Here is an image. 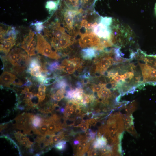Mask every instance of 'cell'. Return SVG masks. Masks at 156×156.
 <instances>
[{
	"label": "cell",
	"instance_id": "6da1fadb",
	"mask_svg": "<svg viewBox=\"0 0 156 156\" xmlns=\"http://www.w3.org/2000/svg\"><path fill=\"white\" fill-rule=\"evenodd\" d=\"M17 33L13 27H0V51L7 55L15 45Z\"/></svg>",
	"mask_w": 156,
	"mask_h": 156
},
{
	"label": "cell",
	"instance_id": "7a4b0ae2",
	"mask_svg": "<svg viewBox=\"0 0 156 156\" xmlns=\"http://www.w3.org/2000/svg\"><path fill=\"white\" fill-rule=\"evenodd\" d=\"M36 51L37 53L50 58L58 59L59 55L52 49L50 44L41 34H37Z\"/></svg>",
	"mask_w": 156,
	"mask_h": 156
},
{
	"label": "cell",
	"instance_id": "3957f363",
	"mask_svg": "<svg viewBox=\"0 0 156 156\" xmlns=\"http://www.w3.org/2000/svg\"><path fill=\"white\" fill-rule=\"evenodd\" d=\"M80 34L79 42L81 47H92L98 50L102 49L100 40L93 32L86 31L85 33Z\"/></svg>",
	"mask_w": 156,
	"mask_h": 156
},
{
	"label": "cell",
	"instance_id": "277c9868",
	"mask_svg": "<svg viewBox=\"0 0 156 156\" xmlns=\"http://www.w3.org/2000/svg\"><path fill=\"white\" fill-rule=\"evenodd\" d=\"M82 10L81 9L78 10L70 8L65 9L63 12L64 25L69 32H73L74 18L76 15L81 13Z\"/></svg>",
	"mask_w": 156,
	"mask_h": 156
},
{
	"label": "cell",
	"instance_id": "5b68a950",
	"mask_svg": "<svg viewBox=\"0 0 156 156\" xmlns=\"http://www.w3.org/2000/svg\"><path fill=\"white\" fill-rule=\"evenodd\" d=\"M35 33L30 31L24 38L21 44V47L27 53L28 55L32 56L36 55V41Z\"/></svg>",
	"mask_w": 156,
	"mask_h": 156
},
{
	"label": "cell",
	"instance_id": "8992f818",
	"mask_svg": "<svg viewBox=\"0 0 156 156\" xmlns=\"http://www.w3.org/2000/svg\"><path fill=\"white\" fill-rule=\"evenodd\" d=\"M79 59L75 58L65 59L60 65V69L69 74H72L79 68L81 66Z\"/></svg>",
	"mask_w": 156,
	"mask_h": 156
},
{
	"label": "cell",
	"instance_id": "52a82bcc",
	"mask_svg": "<svg viewBox=\"0 0 156 156\" xmlns=\"http://www.w3.org/2000/svg\"><path fill=\"white\" fill-rule=\"evenodd\" d=\"M94 27L92 29L93 33L98 37L109 40L111 33L109 26L100 22L99 24L96 22L94 23Z\"/></svg>",
	"mask_w": 156,
	"mask_h": 156
},
{
	"label": "cell",
	"instance_id": "ba28073f",
	"mask_svg": "<svg viewBox=\"0 0 156 156\" xmlns=\"http://www.w3.org/2000/svg\"><path fill=\"white\" fill-rule=\"evenodd\" d=\"M26 54L21 49L16 48L12 49L7 55V58L10 62L16 66L18 62Z\"/></svg>",
	"mask_w": 156,
	"mask_h": 156
},
{
	"label": "cell",
	"instance_id": "9c48e42d",
	"mask_svg": "<svg viewBox=\"0 0 156 156\" xmlns=\"http://www.w3.org/2000/svg\"><path fill=\"white\" fill-rule=\"evenodd\" d=\"M18 79L13 74L7 71H3L0 76L1 86L10 87V85H13Z\"/></svg>",
	"mask_w": 156,
	"mask_h": 156
},
{
	"label": "cell",
	"instance_id": "30bf717a",
	"mask_svg": "<svg viewBox=\"0 0 156 156\" xmlns=\"http://www.w3.org/2000/svg\"><path fill=\"white\" fill-rule=\"evenodd\" d=\"M112 59L110 57L102 58L96 64V71L103 75L112 64Z\"/></svg>",
	"mask_w": 156,
	"mask_h": 156
},
{
	"label": "cell",
	"instance_id": "8fae6325",
	"mask_svg": "<svg viewBox=\"0 0 156 156\" xmlns=\"http://www.w3.org/2000/svg\"><path fill=\"white\" fill-rule=\"evenodd\" d=\"M96 49L94 48H87L83 49L81 51L82 58L85 60H91L96 56Z\"/></svg>",
	"mask_w": 156,
	"mask_h": 156
},
{
	"label": "cell",
	"instance_id": "7c38bea8",
	"mask_svg": "<svg viewBox=\"0 0 156 156\" xmlns=\"http://www.w3.org/2000/svg\"><path fill=\"white\" fill-rule=\"evenodd\" d=\"M30 120L33 129H36L39 127L43 122L44 119L40 114H37L34 115L30 114Z\"/></svg>",
	"mask_w": 156,
	"mask_h": 156
},
{
	"label": "cell",
	"instance_id": "4fadbf2b",
	"mask_svg": "<svg viewBox=\"0 0 156 156\" xmlns=\"http://www.w3.org/2000/svg\"><path fill=\"white\" fill-rule=\"evenodd\" d=\"M107 141L106 138L103 136L97 137L93 143V147L94 149L101 148L107 144Z\"/></svg>",
	"mask_w": 156,
	"mask_h": 156
},
{
	"label": "cell",
	"instance_id": "5bb4252c",
	"mask_svg": "<svg viewBox=\"0 0 156 156\" xmlns=\"http://www.w3.org/2000/svg\"><path fill=\"white\" fill-rule=\"evenodd\" d=\"M68 85L66 79L62 77H60L56 81V83L52 87L56 89H65L67 86Z\"/></svg>",
	"mask_w": 156,
	"mask_h": 156
},
{
	"label": "cell",
	"instance_id": "9a60e30c",
	"mask_svg": "<svg viewBox=\"0 0 156 156\" xmlns=\"http://www.w3.org/2000/svg\"><path fill=\"white\" fill-rule=\"evenodd\" d=\"M66 93L65 89H59L56 93L51 95V97L54 100L59 101L65 96Z\"/></svg>",
	"mask_w": 156,
	"mask_h": 156
},
{
	"label": "cell",
	"instance_id": "2e32d148",
	"mask_svg": "<svg viewBox=\"0 0 156 156\" xmlns=\"http://www.w3.org/2000/svg\"><path fill=\"white\" fill-rule=\"evenodd\" d=\"M41 64L38 57H34L31 59L26 70V72L33 68L38 66H41Z\"/></svg>",
	"mask_w": 156,
	"mask_h": 156
},
{
	"label": "cell",
	"instance_id": "e0dca14e",
	"mask_svg": "<svg viewBox=\"0 0 156 156\" xmlns=\"http://www.w3.org/2000/svg\"><path fill=\"white\" fill-rule=\"evenodd\" d=\"M97 95L99 98H103L105 100L111 96V91L105 86L98 93Z\"/></svg>",
	"mask_w": 156,
	"mask_h": 156
},
{
	"label": "cell",
	"instance_id": "ac0fdd59",
	"mask_svg": "<svg viewBox=\"0 0 156 156\" xmlns=\"http://www.w3.org/2000/svg\"><path fill=\"white\" fill-rule=\"evenodd\" d=\"M59 1H47L46 4V8L50 12H52L55 10L57 8Z\"/></svg>",
	"mask_w": 156,
	"mask_h": 156
},
{
	"label": "cell",
	"instance_id": "d6986e66",
	"mask_svg": "<svg viewBox=\"0 0 156 156\" xmlns=\"http://www.w3.org/2000/svg\"><path fill=\"white\" fill-rule=\"evenodd\" d=\"M48 134L53 135L56 132H58L57 125L53 120H51L48 123Z\"/></svg>",
	"mask_w": 156,
	"mask_h": 156
},
{
	"label": "cell",
	"instance_id": "ffe728a7",
	"mask_svg": "<svg viewBox=\"0 0 156 156\" xmlns=\"http://www.w3.org/2000/svg\"><path fill=\"white\" fill-rule=\"evenodd\" d=\"M42 70V67L38 66L33 68L26 72L30 73L33 76L37 77L40 74Z\"/></svg>",
	"mask_w": 156,
	"mask_h": 156
},
{
	"label": "cell",
	"instance_id": "44dd1931",
	"mask_svg": "<svg viewBox=\"0 0 156 156\" xmlns=\"http://www.w3.org/2000/svg\"><path fill=\"white\" fill-rule=\"evenodd\" d=\"M64 138V136L63 133L58 135H53L51 138V144L57 143L63 140Z\"/></svg>",
	"mask_w": 156,
	"mask_h": 156
},
{
	"label": "cell",
	"instance_id": "7402d4cb",
	"mask_svg": "<svg viewBox=\"0 0 156 156\" xmlns=\"http://www.w3.org/2000/svg\"><path fill=\"white\" fill-rule=\"evenodd\" d=\"M58 77L56 75L53 77L46 78L43 82V84L46 86H48L54 83L57 81Z\"/></svg>",
	"mask_w": 156,
	"mask_h": 156
},
{
	"label": "cell",
	"instance_id": "603a6c76",
	"mask_svg": "<svg viewBox=\"0 0 156 156\" xmlns=\"http://www.w3.org/2000/svg\"><path fill=\"white\" fill-rule=\"evenodd\" d=\"M80 25L81 27H83L87 29H93L94 27V24L88 22L85 19H83L81 21Z\"/></svg>",
	"mask_w": 156,
	"mask_h": 156
},
{
	"label": "cell",
	"instance_id": "cb8c5ba5",
	"mask_svg": "<svg viewBox=\"0 0 156 156\" xmlns=\"http://www.w3.org/2000/svg\"><path fill=\"white\" fill-rule=\"evenodd\" d=\"M133 118L131 115L127 116L124 118L125 127L127 128L133 124Z\"/></svg>",
	"mask_w": 156,
	"mask_h": 156
},
{
	"label": "cell",
	"instance_id": "d4e9b609",
	"mask_svg": "<svg viewBox=\"0 0 156 156\" xmlns=\"http://www.w3.org/2000/svg\"><path fill=\"white\" fill-rule=\"evenodd\" d=\"M112 18L110 17H101L99 19V22L105 25L109 26L112 22Z\"/></svg>",
	"mask_w": 156,
	"mask_h": 156
},
{
	"label": "cell",
	"instance_id": "484cf974",
	"mask_svg": "<svg viewBox=\"0 0 156 156\" xmlns=\"http://www.w3.org/2000/svg\"><path fill=\"white\" fill-rule=\"evenodd\" d=\"M74 112V109L73 106H70L66 104L64 110V114L66 117L72 114Z\"/></svg>",
	"mask_w": 156,
	"mask_h": 156
},
{
	"label": "cell",
	"instance_id": "4316f807",
	"mask_svg": "<svg viewBox=\"0 0 156 156\" xmlns=\"http://www.w3.org/2000/svg\"><path fill=\"white\" fill-rule=\"evenodd\" d=\"M66 142L65 141H61L57 143L54 146V147L60 151L64 150L66 148Z\"/></svg>",
	"mask_w": 156,
	"mask_h": 156
},
{
	"label": "cell",
	"instance_id": "83f0119b",
	"mask_svg": "<svg viewBox=\"0 0 156 156\" xmlns=\"http://www.w3.org/2000/svg\"><path fill=\"white\" fill-rule=\"evenodd\" d=\"M77 154L78 155H84L88 150L80 144L77 145Z\"/></svg>",
	"mask_w": 156,
	"mask_h": 156
},
{
	"label": "cell",
	"instance_id": "f1b7e54d",
	"mask_svg": "<svg viewBox=\"0 0 156 156\" xmlns=\"http://www.w3.org/2000/svg\"><path fill=\"white\" fill-rule=\"evenodd\" d=\"M70 8H77L79 6L80 0H66Z\"/></svg>",
	"mask_w": 156,
	"mask_h": 156
},
{
	"label": "cell",
	"instance_id": "f546056e",
	"mask_svg": "<svg viewBox=\"0 0 156 156\" xmlns=\"http://www.w3.org/2000/svg\"><path fill=\"white\" fill-rule=\"evenodd\" d=\"M89 123L88 120L84 121V122H82L77 127H79L83 131H86L89 127Z\"/></svg>",
	"mask_w": 156,
	"mask_h": 156
},
{
	"label": "cell",
	"instance_id": "4dcf8cb0",
	"mask_svg": "<svg viewBox=\"0 0 156 156\" xmlns=\"http://www.w3.org/2000/svg\"><path fill=\"white\" fill-rule=\"evenodd\" d=\"M45 91L42 90H38L36 95L38 98L39 103L43 101L45 98Z\"/></svg>",
	"mask_w": 156,
	"mask_h": 156
},
{
	"label": "cell",
	"instance_id": "1f68e13d",
	"mask_svg": "<svg viewBox=\"0 0 156 156\" xmlns=\"http://www.w3.org/2000/svg\"><path fill=\"white\" fill-rule=\"evenodd\" d=\"M105 86V84H94L92 86V88L94 92L98 93L100 92L102 88L104 87Z\"/></svg>",
	"mask_w": 156,
	"mask_h": 156
},
{
	"label": "cell",
	"instance_id": "d6a6232c",
	"mask_svg": "<svg viewBox=\"0 0 156 156\" xmlns=\"http://www.w3.org/2000/svg\"><path fill=\"white\" fill-rule=\"evenodd\" d=\"M43 23L42 22H36L34 23L33 25L35 27L36 31L38 33H40L44 29Z\"/></svg>",
	"mask_w": 156,
	"mask_h": 156
},
{
	"label": "cell",
	"instance_id": "836d02e7",
	"mask_svg": "<svg viewBox=\"0 0 156 156\" xmlns=\"http://www.w3.org/2000/svg\"><path fill=\"white\" fill-rule=\"evenodd\" d=\"M25 94L24 100L25 101L30 100L34 96L33 94L29 91L26 92Z\"/></svg>",
	"mask_w": 156,
	"mask_h": 156
},
{
	"label": "cell",
	"instance_id": "e575fe53",
	"mask_svg": "<svg viewBox=\"0 0 156 156\" xmlns=\"http://www.w3.org/2000/svg\"><path fill=\"white\" fill-rule=\"evenodd\" d=\"M126 129L127 131L133 135L135 136H137V134L136 132L133 125H131L127 128Z\"/></svg>",
	"mask_w": 156,
	"mask_h": 156
},
{
	"label": "cell",
	"instance_id": "d590c367",
	"mask_svg": "<svg viewBox=\"0 0 156 156\" xmlns=\"http://www.w3.org/2000/svg\"><path fill=\"white\" fill-rule=\"evenodd\" d=\"M75 123V120L73 119H65V125L67 126H71L73 125Z\"/></svg>",
	"mask_w": 156,
	"mask_h": 156
},
{
	"label": "cell",
	"instance_id": "8d00e7d4",
	"mask_svg": "<svg viewBox=\"0 0 156 156\" xmlns=\"http://www.w3.org/2000/svg\"><path fill=\"white\" fill-rule=\"evenodd\" d=\"M27 81L25 83L23 84V86H25L26 87L31 88L33 86V83L29 78H26Z\"/></svg>",
	"mask_w": 156,
	"mask_h": 156
},
{
	"label": "cell",
	"instance_id": "74e56055",
	"mask_svg": "<svg viewBox=\"0 0 156 156\" xmlns=\"http://www.w3.org/2000/svg\"><path fill=\"white\" fill-rule=\"evenodd\" d=\"M90 74L89 72L85 71L80 76V77L82 79H87L89 78Z\"/></svg>",
	"mask_w": 156,
	"mask_h": 156
},
{
	"label": "cell",
	"instance_id": "f35d334b",
	"mask_svg": "<svg viewBox=\"0 0 156 156\" xmlns=\"http://www.w3.org/2000/svg\"><path fill=\"white\" fill-rule=\"evenodd\" d=\"M88 155L94 156L97 155V153L96 151L94 149H92L91 150H89L88 152Z\"/></svg>",
	"mask_w": 156,
	"mask_h": 156
},
{
	"label": "cell",
	"instance_id": "ab89813d",
	"mask_svg": "<svg viewBox=\"0 0 156 156\" xmlns=\"http://www.w3.org/2000/svg\"><path fill=\"white\" fill-rule=\"evenodd\" d=\"M93 0H80L81 3L83 5H87L92 2Z\"/></svg>",
	"mask_w": 156,
	"mask_h": 156
},
{
	"label": "cell",
	"instance_id": "60d3db41",
	"mask_svg": "<svg viewBox=\"0 0 156 156\" xmlns=\"http://www.w3.org/2000/svg\"><path fill=\"white\" fill-rule=\"evenodd\" d=\"M89 118L92 119L94 116V113L92 112H87L85 114Z\"/></svg>",
	"mask_w": 156,
	"mask_h": 156
},
{
	"label": "cell",
	"instance_id": "b9f144b4",
	"mask_svg": "<svg viewBox=\"0 0 156 156\" xmlns=\"http://www.w3.org/2000/svg\"><path fill=\"white\" fill-rule=\"evenodd\" d=\"M46 87L45 85L42 83H40L39 86L38 90H42L45 91Z\"/></svg>",
	"mask_w": 156,
	"mask_h": 156
},
{
	"label": "cell",
	"instance_id": "7bdbcfd3",
	"mask_svg": "<svg viewBox=\"0 0 156 156\" xmlns=\"http://www.w3.org/2000/svg\"><path fill=\"white\" fill-rule=\"evenodd\" d=\"M81 109L80 108L77 107L75 109V112L77 114H79L81 112Z\"/></svg>",
	"mask_w": 156,
	"mask_h": 156
},
{
	"label": "cell",
	"instance_id": "ee69618b",
	"mask_svg": "<svg viewBox=\"0 0 156 156\" xmlns=\"http://www.w3.org/2000/svg\"><path fill=\"white\" fill-rule=\"evenodd\" d=\"M76 88H82V84L80 82H77L76 84Z\"/></svg>",
	"mask_w": 156,
	"mask_h": 156
},
{
	"label": "cell",
	"instance_id": "f6af8a7d",
	"mask_svg": "<svg viewBox=\"0 0 156 156\" xmlns=\"http://www.w3.org/2000/svg\"><path fill=\"white\" fill-rule=\"evenodd\" d=\"M73 143L74 145H77L80 144V141L79 140L76 139L73 141Z\"/></svg>",
	"mask_w": 156,
	"mask_h": 156
},
{
	"label": "cell",
	"instance_id": "bcb514c9",
	"mask_svg": "<svg viewBox=\"0 0 156 156\" xmlns=\"http://www.w3.org/2000/svg\"><path fill=\"white\" fill-rule=\"evenodd\" d=\"M154 10H155V15L156 16V3L155 4V8H154Z\"/></svg>",
	"mask_w": 156,
	"mask_h": 156
}]
</instances>
